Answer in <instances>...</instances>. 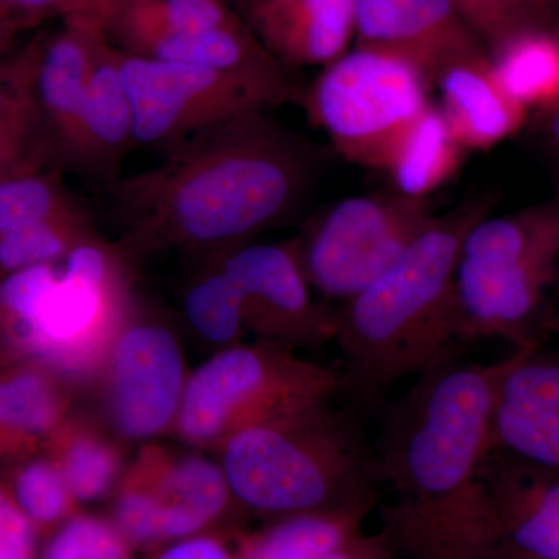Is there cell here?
I'll return each mask as SVG.
<instances>
[{"label": "cell", "mask_w": 559, "mask_h": 559, "mask_svg": "<svg viewBox=\"0 0 559 559\" xmlns=\"http://www.w3.org/2000/svg\"><path fill=\"white\" fill-rule=\"evenodd\" d=\"M544 333L555 334L559 337V307L551 308L544 325Z\"/></svg>", "instance_id": "42"}, {"label": "cell", "mask_w": 559, "mask_h": 559, "mask_svg": "<svg viewBox=\"0 0 559 559\" xmlns=\"http://www.w3.org/2000/svg\"><path fill=\"white\" fill-rule=\"evenodd\" d=\"M14 24L16 21H14L13 14L0 7V31L13 33Z\"/></svg>", "instance_id": "45"}, {"label": "cell", "mask_w": 559, "mask_h": 559, "mask_svg": "<svg viewBox=\"0 0 559 559\" xmlns=\"http://www.w3.org/2000/svg\"><path fill=\"white\" fill-rule=\"evenodd\" d=\"M460 257L495 270L559 272V193L509 215L485 216Z\"/></svg>", "instance_id": "19"}, {"label": "cell", "mask_w": 559, "mask_h": 559, "mask_svg": "<svg viewBox=\"0 0 559 559\" xmlns=\"http://www.w3.org/2000/svg\"><path fill=\"white\" fill-rule=\"evenodd\" d=\"M119 55L132 140L146 148L168 151L197 132L300 97L289 80L194 68L121 50Z\"/></svg>", "instance_id": "6"}, {"label": "cell", "mask_w": 559, "mask_h": 559, "mask_svg": "<svg viewBox=\"0 0 559 559\" xmlns=\"http://www.w3.org/2000/svg\"><path fill=\"white\" fill-rule=\"evenodd\" d=\"M481 477L500 546L532 559H559V474L495 448Z\"/></svg>", "instance_id": "13"}, {"label": "cell", "mask_w": 559, "mask_h": 559, "mask_svg": "<svg viewBox=\"0 0 559 559\" xmlns=\"http://www.w3.org/2000/svg\"><path fill=\"white\" fill-rule=\"evenodd\" d=\"M341 392V374L257 349L221 353L191 378L179 426L191 440L218 436L230 421L240 429L305 409Z\"/></svg>", "instance_id": "8"}, {"label": "cell", "mask_w": 559, "mask_h": 559, "mask_svg": "<svg viewBox=\"0 0 559 559\" xmlns=\"http://www.w3.org/2000/svg\"><path fill=\"white\" fill-rule=\"evenodd\" d=\"M533 21L543 27H557L559 0H521Z\"/></svg>", "instance_id": "41"}, {"label": "cell", "mask_w": 559, "mask_h": 559, "mask_svg": "<svg viewBox=\"0 0 559 559\" xmlns=\"http://www.w3.org/2000/svg\"><path fill=\"white\" fill-rule=\"evenodd\" d=\"M230 491L272 516L369 514L381 496L377 452L352 411L325 401L230 437L224 454Z\"/></svg>", "instance_id": "4"}, {"label": "cell", "mask_w": 559, "mask_h": 559, "mask_svg": "<svg viewBox=\"0 0 559 559\" xmlns=\"http://www.w3.org/2000/svg\"><path fill=\"white\" fill-rule=\"evenodd\" d=\"M557 28L559 31V11H558Z\"/></svg>", "instance_id": "48"}, {"label": "cell", "mask_w": 559, "mask_h": 559, "mask_svg": "<svg viewBox=\"0 0 559 559\" xmlns=\"http://www.w3.org/2000/svg\"><path fill=\"white\" fill-rule=\"evenodd\" d=\"M221 266L240 288L242 319L263 333L289 341L336 337L337 310L312 304L294 248L248 246L231 252Z\"/></svg>", "instance_id": "11"}, {"label": "cell", "mask_w": 559, "mask_h": 559, "mask_svg": "<svg viewBox=\"0 0 559 559\" xmlns=\"http://www.w3.org/2000/svg\"><path fill=\"white\" fill-rule=\"evenodd\" d=\"M229 489L226 476L212 463L183 460L156 491L124 492L117 503V524L135 543L189 536L218 516Z\"/></svg>", "instance_id": "15"}, {"label": "cell", "mask_w": 559, "mask_h": 559, "mask_svg": "<svg viewBox=\"0 0 559 559\" xmlns=\"http://www.w3.org/2000/svg\"><path fill=\"white\" fill-rule=\"evenodd\" d=\"M316 165L310 143L255 110L190 135L150 170L112 180L110 209L139 241L227 245L299 207Z\"/></svg>", "instance_id": "2"}, {"label": "cell", "mask_w": 559, "mask_h": 559, "mask_svg": "<svg viewBox=\"0 0 559 559\" xmlns=\"http://www.w3.org/2000/svg\"><path fill=\"white\" fill-rule=\"evenodd\" d=\"M159 559H231V557L218 540L194 538L171 547Z\"/></svg>", "instance_id": "39"}, {"label": "cell", "mask_w": 559, "mask_h": 559, "mask_svg": "<svg viewBox=\"0 0 559 559\" xmlns=\"http://www.w3.org/2000/svg\"><path fill=\"white\" fill-rule=\"evenodd\" d=\"M489 559H532L528 557H524V555L518 554V551L509 549L506 546H499L498 550L492 554V557Z\"/></svg>", "instance_id": "44"}, {"label": "cell", "mask_w": 559, "mask_h": 559, "mask_svg": "<svg viewBox=\"0 0 559 559\" xmlns=\"http://www.w3.org/2000/svg\"><path fill=\"white\" fill-rule=\"evenodd\" d=\"M280 2V0H235L238 13L245 14L246 11L255 9V7L264 5V3Z\"/></svg>", "instance_id": "43"}, {"label": "cell", "mask_w": 559, "mask_h": 559, "mask_svg": "<svg viewBox=\"0 0 559 559\" xmlns=\"http://www.w3.org/2000/svg\"><path fill=\"white\" fill-rule=\"evenodd\" d=\"M53 400L35 374H21L0 385V421L13 428L39 432L53 419Z\"/></svg>", "instance_id": "31"}, {"label": "cell", "mask_w": 559, "mask_h": 559, "mask_svg": "<svg viewBox=\"0 0 559 559\" xmlns=\"http://www.w3.org/2000/svg\"><path fill=\"white\" fill-rule=\"evenodd\" d=\"M242 22L229 0H121L105 33L112 46L130 53L148 40Z\"/></svg>", "instance_id": "22"}, {"label": "cell", "mask_w": 559, "mask_h": 559, "mask_svg": "<svg viewBox=\"0 0 559 559\" xmlns=\"http://www.w3.org/2000/svg\"><path fill=\"white\" fill-rule=\"evenodd\" d=\"M186 312L193 329L213 342H229L242 322V297L234 278L223 270L213 272L190 290Z\"/></svg>", "instance_id": "29"}, {"label": "cell", "mask_w": 559, "mask_h": 559, "mask_svg": "<svg viewBox=\"0 0 559 559\" xmlns=\"http://www.w3.org/2000/svg\"><path fill=\"white\" fill-rule=\"evenodd\" d=\"M441 116L463 151H488L513 138L530 112L503 90L489 53L457 62L441 73Z\"/></svg>", "instance_id": "18"}, {"label": "cell", "mask_w": 559, "mask_h": 559, "mask_svg": "<svg viewBox=\"0 0 559 559\" xmlns=\"http://www.w3.org/2000/svg\"><path fill=\"white\" fill-rule=\"evenodd\" d=\"M7 68H9V66H0V79L5 75Z\"/></svg>", "instance_id": "47"}, {"label": "cell", "mask_w": 559, "mask_h": 559, "mask_svg": "<svg viewBox=\"0 0 559 559\" xmlns=\"http://www.w3.org/2000/svg\"><path fill=\"white\" fill-rule=\"evenodd\" d=\"M132 145V114L121 79L119 49L103 31L95 40L69 168L110 183L119 178L121 159Z\"/></svg>", "instance_id": "17"}, {"label": "cell", "mask_w": 559, "mask_h": 559, "mask_svg": "<svg viewBox=\"0 0 559 559\" xmlns=\"http://www.w3.org/2000/svg\"><path fill=\"white\" fill-rule=\"evenodd\" d=\"M489 53L536 24L521 0H451Z\"/></svg>", "instance_id": "30"}, {"label": "cell", "mask_w": 559, "mask_h": 559, "mask_svg": "<svg viewBox=\"0 0 559 559\" xmlns=\"http://www.w3.org/2000/svg\"><path fill=\"white\" fill-rule=\"evenodd\" d=\"M356 2L280 0L241 17L283 68H325L355 40Z\"/></svg>", "instance_id": "16"}, {"label": "cell", "mask_w": 559, "mask_h": 559, "mask_svg": "<svg viewBox=\"0 0 559 559\" xmlns=\"http://www.w3.org/2000/svg\"><path fill=\"white\" fill-rule=\"evenodd\" d=\"M3 10L17 13L33 14H60L62 20L73 16H92L90 9L83 0H0ZM95 20V17H94Z\"/></svg>", "instance_id": "37"}, {"label": "cell", "mask_w": 559, "mask_h": 559, "mask_svg": "<svg viewBox=\"0 0 559 559\" xmlns=\"http://www.w3.org/2000/svg\"><path fill=\"white\" fill-rule=\"evenodd\" d=\"M503 90L528 112L559 103V31L530 27L489 53Z\"/></svg>", "instance_id": "23"}, {"label": "cell", "mask_w": 559, "mask_h": 559, "mask_svg": "<svg viewBox=\"0 0 559 559\" xmlns=\"http://www.w3.org/2000/svg\"><path fill=\"white\" fill-rule=\"evenodd\" d=\"M57 274L49 264H36L25 270L11 272L0 283V310L14 316L25 329L35 319L40 300L53 285Z\"/></svg>", "instance_id": "35"}, {"label": "cell", "mask_w": 559, "mask_h": 559, "mask_svg": "<svg viewBox=\"0 0 559 559\" xmlns=\"http://www.w3.org/2000/svg\"><path fill=\"white\" fill-rule=\"evenodd\" d=\"M489 209V198H480L437 215L395 263L337 310L341 392L358 409L377 406L396 382L455 356L462 342L455 271L466 235Z\"/></svg>", "instance_id": "3"}, {"label": "cell", "mask_w": 559, "mask_h": 559, "mask_svg": "<svg viewBox=\"0 0 559 559\" xmlns=\"http://www.w3.org/2000/svg\"><path fill=\"white\" fill-rule=\"evenodd\" d=\"M353 44L407 62L429 87L457 62L489 53L451 0H358Z\"/></svg>", "instance_id": "9"}, {"label": "cell", "mask_w": 559, "mask_h": 559, "mask_svg": "<svg viewBox=\"0 0 559 559\" xmlns=\"http://www.w3.org/2000/svg\"><path fill=\"white\" fill-rule=\"evenodd\" d=\"M10 36H11V33L0 31V50H2L3 47L7 46V43H9Z\"/></svg>", "instance_id": "46"}, {"label": "cell", "mask_w": 559, "mask_h": 559, "mask_svg": "<svg viewBox=\"0 0 559 559\" xmlns=\"http://www.w3.org/2000/svg\"><path fill=\"white\" fill-rule=\"evenodd\" d=\"M436 218L429 198L393 187L371 191L334 204L294 252L308 285L345 301L395 263Z\"/></svg>", "instance_id": "7"}, {"label": "cell", "mask_w": 559, "mask_h": 559, "mask_svg": "<svg viewBox=\"0 0 559 559\" xmlns=\"http://www.w3.org/2000/svg\"><path fill=\"white\" fill-rule=\"evenodd\" d=\"M463 154L440 109L429 105L396 140L382 171L401 193L429 198L457 173Z\"/></svg>", "instance_id": "21"}, {"label": "cell", "mask_w": 559, "mask_h": 559, "mask_svg": "<svg viewBox=\"0 0 559 559\" xmlns=\"http://www.w3.org/2000/svg\"><path fill=\"white\" fill-rule=\"evenodd\" d=\"M16 496L21 509L39 522L58 520L68 506L66 481L46 463H33L22 471Z\"/></svg>", "instance_id": "33"}, {"label": "cell", "mask_w": 559, "mask_h": 559, "mask_svg": "<svg viewBox=\"0 0 559 559\" xmlns=\"http://www.w3.org/2000/svg\"><path fill=\"white\" fill-rule=\"evenodd\" d=\"M44 559H127V551L108 525L80 518L61 528Z\"/></svg>", "instance_id": "32"}, {"label": "cell", "mask_w": 559, "mask_h": 559, "mask_svg": "<svg viewBox=\"0 0 559 559\" xmlns=\"http://www.w3.org/2000/svg\"><path fill=\"white\" fill-rule=\"evenodd\" d=\"M83 2H84V0H83ZM84 3H86V2H84ZM87 9H90V7H87ZM90 11H91V10H90Z\"/></svg>", "instance_id": "49"}, {"label": "cell", "mask_w": 559, "mask_h": 559, "mask_svg": "<svg viewBox=\"0 0 559 559\" xmlns=\"http://www.w3.org/2000/svg\"><path fill=\"white\" fill-rule=\"evenodd\" d=\"M0 559H32V528L20 510L0 496Z\"/></svg>", "instance_id": "36"}, {"label": "cell", "mask_w": 559, "mask_h": 559, "mask_svg": "<svg viewBox=\"0 0 559 559\" xmlns=\"http://www.w3.org/2000/svg\"><path fill=\"white\" fill-rule=\"evenodd\" d=\"M105 31L91 16L66 17L60 32L38 40L11 68L28 92L51 157L69 167L95 40Z\"/></svg>", "instance_id": "10"}, {"label": "cell", "mask_w": 559, "mask_h": 559, "mask_svg": "<svg viewBox=\"0 0 559 559\" xmlns=\"http://www.w3.org/2000/svg\"><path fill=\"white\" fill-rule=\"evenodd\" d=\"M109 288L110 282L94 283L64 272L40 300L27 330L40 344H72L86 336L105 314Z\"/></svg>", "instance_id": "25"}, {"label": "cell", "mask_w": 559, "mask_h": 559, "mask_svg": "<svg viewBox=\"0 0 559 559\" xmlns=\"http://www.w3.org/2000/svg\"><path fill=\"white\" fill-rule=\"evenodd\" d=\"M130 53L194 68L246 73L266 80H289L285 68L264 49L246 22L234 27L209 28L148 40Z\"/></svg>", "instance_id": "20"}, {"label": "cell", "mask_w": 559, "mask_h": 559, "mask_svg": "<svg viewBox=\"0 0 559 559\" xmlns=\"http://www.w3.org/2000/svg\"><path fill=\"white\" fill-rule=\"evenodd\" d=\"M116 463L102 444L83 440L73 444L66 457V485L81 500L102 496L109 487Z\"/></svg>", "instance_id": "34"}, {"label": "cell", "mask_w": 559, "mask_h": 559, "mask_svg": "<svg viewBox=\"0 0 559 559\" xmlns=\"http://www.w3.org/2000/svg\"><path fill=\"white\" fill-rule=\"evenodd\" d=\"M51 157L28 92L11 66L0 79V179L43 170Z\"/></svg>", "instance_id": "26"}, {"label": "cell", "mask_w": 559, "mask_h": 559, "mask_svg": "<svg viewBox=\"0 0 559 559\" xmlns=\"http://www.w3.org/2000/svg\"><path fill=\"white\" fill-rule=\"evenodd\" d=\"M320 559H393L384 536L380 532L377 535H359L349 540L340 549L331 551Z\"/></svg>", "instance_id": "38"}, {"label": "cell", "mask_w": 559, "mask_h": 559, "mask_svg": "<svg viewBox=\"0 0 559 559\" xmlns=\"http://www.w3.org/2000/svg\"><path fill=\"white\" fill-rule=\"evenodd\" d=\"M182 360L160 326H135L120 337L114 358V415L127 436L159 432L178 407Z\"/></svg>", "instance_id": "14"}, {"label": "cell", "mask_w": 559, "mask_h": 559, "mask_svg": "<svg viewBox=\"0 0 559 559\" xmlns=\"http://www.w3.org/2000/svg\"><path fill=\"white\" fill-rule=\"evenodd\" d=\"M367 516L310 513L283 518L246 547L242 559H320L362 535Z\"/></svg>", "instance_id": "24"}, {"label": "cell", "mask_w": 559, "mask_h": 559, "mask_svg": "<svg viewBox=\"0 0 559 559\" xmlns=\"http://www.w3.org/2000/svg\"><path fill=\"white\" fill-rule=\"evenodd\" d=\"M520 353L492 364L452 356L382 407L373 448L392 492L380 533L393 559H489L498 550L481 469L496 448L499 385Z\"/></svg>", "instance_id": "1"}, {"label": "cell", "mask_w": 559, "mask_h": 559, "mask_svg": "<svg viewBox=\"0 0 559 559\" xmlns=\"http://www.w3.org/2000/svg\"><path fill=\"white\" fill-rule=\"evenodd\" d=\"M535 119L540 145L559 168V103L549 110L535 114Z\"/></svg>", "instance_id": "40"}, {"label": "cell", "mask_w": 559, "mask_h": 559, "mask_svg": "<svg viewBox=\"0 0 559 559\" xmlns=\"http://www.w3.org/2000/svg\"><path fill=\"white\" fill-rule=\"evenodd\" d=\"M495 447L559 474V352L522 348L500 382Z\"/></svg>", "instance_id": "12"}, {"label": "cell", "mask_w": 559, "mask_h": 559, "mask_svg": "<svg viewBox=\"0 0 559 559\" xmlns=\"http://www.w3.org/2000/svg\"><path fill=\"white\" fill-rule=\"evenodd\" d=\"M79 210L58 175L36 170L0 179V234Z\"/></svg>", "instance_id": "27"}, {"label": "cell", "mask_w": 559, "mask_h": 559, "mask_svg": "<svg viewBox=\"0 0 559 559\" xmlns=\"http://www.w3.org/2000/svg\"><path fill=\"white\" fill-rule=\"evenodd\" d=\"M81 212L0 234V270L11 274L36 264H49L69 253L90 237Z\"/></svg>", "instance_id": "28"}, {"label": "cell", "mask_w": 559, "mask_h": 559, "mask_svg": "<svg viewBox=\"0 0 559 559\" xmlns=\"http://www.w3.org/2000/svg\"><path fill=\"white\" fill-rule=\"evenodd\" d=\"M429 90L407 62L353 47L299 100L345 160L382 170L396 140L430 105Z\"/></svg>", "instance_id": "5"}]
</instances>
